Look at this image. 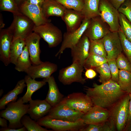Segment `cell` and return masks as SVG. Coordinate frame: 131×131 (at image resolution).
Masks as SVG:
<instances>
[{
	"mask_svg": "<svg viewBox=\"0 0 131 131\" xmlns=\"http://www.w3.org/2000/svg\"><path fill=\"white\" fill-rule=\"evenodd\" d=\"M129 94H127L110 109V118L113 122L116 130H123L127 122L129 112Z\"/></svg>",
	"mask_w": 131,
	"mask_h": 131,
	"instance_id": "4",
	"label": "cell"
},
{
	"mask_svg": "<svg viewBox=\"0 0 131 131\" xmlns=\"http://www.w3.org/2000/svg\"><path fill=\"white\" fill-rule=\"evenodd\" d=\"M13 15L12 22L8 28L13 35V41L18 38L25 39L33 32L35 25L31 19L21 13Z\"/></svg>",
	"mask_w": 131,
	"mask_h": 131,
	"instance_id": "3",
	"label": "cell"
},
{
	"mask_svg": "<svg viewBox=\"0 0 131 131\" xmlns=\"http://www.w3.org/2000/svg\"><path fill=\"white\" fill-rule=\"evenodd\" d=\"M130 99L129 101V112L127 123L131 120V93L129 94Z\"/></svg>",
	"mask_w": 131,
	"mask_h": 131,
	"instance_id": "45",
	"label": "cell"
},
{
	"mask_svg": "<svg viewBox=\"0 0 131 131\" xmlns=\"http://www.w3.org/2000/svg\"><path fill=\"white\" fill-rule=\"evenodd\" d=\"M66 8L81 11L84 4L83 0H54Z\"/></svg>",
	"mask_w": 131,
	"mask_h": 131,
	"instance_id": "37",
	"label": "cell"
},
{
	"mask_svg": "<svg viewBox=\"0 0 131 131\" xmlns=\"http://www.w3.org/2000/svg\"><path fill=\"white\" fill-rule=\"evenodd\" d=\"M92 86H85L84 89L93 106L109 110L127 94L121 89L117 82L111 79L100 85L94 83Z\"/></svg>",
	"mask_w": 131,
	"mask_h": 131,
	"instance_id": "1",
	"label": "cell"
},
{
	"mask_svg": "<svg viewBox=\"0 0 131 131\" xmlns=\"http://www.w3.org/2000/svg\"><path fill=\"white\" fill-rule=\"evenodd\" d=\"M27 0H15L18 7L19 8Z\"/></svg>",
	"mask_w": 131,
	"mask_h": 131,
	"instance_id": "47",
	"label": "cell"
},
{
	"mask_svg": "<svg viewBox=\"0 0 131 131\" xmlns=\"http://www.w3.org/2000/svg\"><path fill=\"white\" fill-rule=\"evenodd\" d=\"M33 32L39 35L46 42L50 48L56 47L63 40L61 31L50 22L39 26L35 25Z\"/></svg>",
	"mask_w": 131,
	"mask_h": 131,
	"instance_id": "5",
	"label": "cell"
},
{
	"mask_svg": "<svg viewBox=\"0 0 131 131\" xmlns=\"http://www.w3.org/2000/svg\"><path fill=\"white\" fill-rule=\"evenodd\" d=\"M24 79L18 81L15 88L4 95L0 100V109L5 108L7 105L10 102L16 101L17 96L23 92L26 86Z\"/></svg>",
	"mask_w": 131,
	"mask_h": 131,
	"instance_id": "24",
	"label": "cell"
},
{
	"mask_svg": "<svg viewBox=\"0 0 131 131\" xmlns=\"http://www.w3.org/2000/svg\"><path fill=\"white\" fill-rule=\"evenodd\" d=\"M61 101L72 109L84 114L94 106L90 97L81 92L70 94L64 98Z\"/></svg>",
	"mask_w": 131,
	"mask_h": 131,
	"instance_id": "9",
	"label": "cell"
},
{
	"mask_svg": "<svg viewBox=\"0 0 131 131\" xmlns=\"http://www.w3.org/2000/svg\"><path fill=\"white\" fill-rule=\"evenodd\" d=\"M109 1L116 8L118 9L121 5L126 0H109Z\"/></svg>",
	"mask_w": 131,
	"mask_h": 131,
	"instance_id": "42",
	"label": "cell"
},
{
	"mask_svg": "<svg viewBox=\"0 0 131 131\" xmlns=\"http://www.w3.org/2000/svg\"><path fill=\"white\" fill-rule=\"evenodd\" d=\"M90 40L84 33L78 42L71 49L73 62H77L83 66L89 55Z\"/></svg>",
	"mask_w": 131,
	"mask_h": 131,
	"instance_id": "16",
	"label": "cell"
},
{
	"mask_svg": "<svg viewBox=\"0 0 131 131\" xmlns=\"http://www.w3.org/2000/svg\"><path fill=\"white\" fill-rule=\"evenodd\" d=\"M107 62L109 67L111 75V79L117 83L119 69L116 62V59L108 60Z\"/></svg>",
	"mask_w": 131,
	"mask_h": 131,
	"instance_id": "40",
	"label": "cell"
},
{
	"mask_svg": "<svg viewBox=\"0 0 131 131\" xmlns=\"http://www.w3.org/2000/svg\"><path fill=\"white\" fill-rule=\"evenodd\" d=\"M61 18L66 24L67 32H72L78 28L84 19L81 11L67 8Z\"/></svg>",
	"mask_w": 131,
	"mask_h": 131,
	"instance_id": "21",
	"label": "cell"
},
{
	"mask_svg": "<svg viewBox=\"0 0 131 131\" xmlns=\"http://www.w3.org/2000/svg\"><path fill=\"white\" fill-rule=\"evenodd\" d=\"M110 110L94 106L83 115L82 119L87 125L98 124L107 121L110 118Z\"/></svg>",
	"mask_w": 131,
	"mask_h": 131,
	"instance_id": "17",
	"label": "cell"
},
{
	"mask_svg": "<svg viewBox=\"0 0 131 131\" xmlns=\"http://www.w3.org/2000/svg\"><path fill=\"white\" fill-rule=\"evenodd\" d=\"M0 131H27L26 129L24 126L18 129H12L9 128L8 127L2 128L0 129Z\"/></svg>",
	"mask_w": 131,
	"mask_h": 131,
	"instance_id": "43",
	"label": "cell"
},
{
	"mask_svg": "<svg viewBox=\"0 0 131 131\" xmlns=\"http://www.w3.org/2000/svg\"><path fill=\"white\" fill-rule=\"evenodd\" d=\"M84 68L83 65L80 63L73 62L70 66L60 70L58 80L64 85H69L74 82L84 84L86 82L82 76Z\"/></svg>",
	"mask_w": 131,
	"mask_h": 131,
	"instance_id": "7",
	"label": "cell"
},
{
	"mask_svg": "<svg viewBox=\"0 0 131 131\" xmlns=\"http://www.w3.org/2000/svg\"><path fill=\"white\" fill-rule=\"evenodd\" d=\"M24 79L27 87L26 91L22 97L23 102L25 104L32 99L33 94L45 85L47 82L44 79L41 81H36L27 75L25 76Z\"/></svg>",
	"mask_w": 131,
	"mask_h": 131,
	"instance_id": "25",
	"label": "cell"
},
{
	"mask_svg": "<svg viewBox=\"0 0 131 131\" xmlns=\"http://www.w3.org/2000/svg\"><path fill=\"white\" fill-rule=\"evenodd\" d=\"M90 40L89 54H94L106 58L107 53L102 38L95 40Z\"/></svg>",
	"mask_w": 131,
	"mask_h": 131,
	"instance_id": "31",
	"label": "cell"
},
{
	"mask_svg": "<svg viewBox=\"0 0 131 131\" xmlns=\"http://www.w3.org/2000/svg\"><path fill=\"white\" fill-rule=\"evenodd\" d=\"M131 23V0H126L118 9Z\"/></svg>",
	"mask_w": 131,
	"mask_h": 131,
	"instance_id": "39",
	"label": "cell"
},
{
	"mask_svg": "<svg viewBox=\"0 0 131 131\" xmlns=\"http://www.w3.org/2000/svg\"><path fill=\"white\" fill-rule=\"evenodd\" d=\"M108 61L106 58L94 54H89L84 61L83 66L86 70L89 69H94Z\"/></svg>",
	"mask_w": 131,
	"mask_h": 131,
	"instance_id": "30",
	"label": "cell"
},
{
	"mask_svg": "<svg viewBox=\"0 0 131 131\" xmlns=\"http://www.w3.org/2000/svg\"><path fill=\"white\" fill-rule=\"evenodd\" d=\"M99 15L109 25L112 32L118 31L120 28V13L109 0H100L99 5Z\"/></svg>",
	"mask_w": 131,
	"mask_h": 131,
	"instance_id": "8",
	"label": "cell"
},
{
	"mask_svg": "<svg viewBox=\"0 0 131 131\" xmlns=\"http://www.w3.org/2000/svg\"><path fill=\"white\" fill-rule=\"evenodd\" d=\"M7 120L2 117H0V125L2 128L8 127L7 125Z\"/></svg>",
	"mask_w": 131,
	"mask_h": 131,
	"instance_id": "46",
	"label": "cell"
},
{
	"mask_svg": "<svg viewBox=\"0 0 131 131\" xmlns=\"http://www.w3.org/2000/svg\"><path fill=\"white\" fill-rule=\"evenodd\" d=\"M129 122V125L127 128L128 131H131V120Z\"/></svg>",
	"mask_w": 131,
	"mask_h": 131,
	"instance_id": "49",
	"label": "cell"
},
{
	"mask_svg": "<svg viewBox=\"0 0 131 131\" xmlns=\"http://www.w3.org/2000/svg\"><path fill=\"white\" fill-rule=\"evenodd\" d=\"M21 122L28 131H50L42 127L37 121L32 119L30 116L25 115L22 117Z\"/></svg>",
	"mask_w": 131,
	"mask_h": 131,
	"instance_id": "32",
	"label": "cell"
},
{
	"mask_svg": "<svg viewBox=\"0 0 131 131\" xmlns=\"http://www.w3.org/2000/svg\"><path fill=\"white\" fill-rule=\"evenodd\" d=\"M45 79L49 85V90L45 100L52 107L60 102L63 98L64 95L59 91L54 77L51 76Z\"/></svg>",
	"mask_w": 131,
	"mask_h": 131,
	"instance_id": "22",
	"label": "cell"
},
{
	"mask_svg": "<svg viewBox=\"0 0 131 131\" xmlns=\"http://www.w3.org/2000/svg\"><path fill=\"white\" fill-rule=\"evenodd\" d=\"M119 21L120 28L126 38L131 42V23L124 15L120 13Z\"/></svg>",
	"mask_w": 131,
	"mask_h": 131,
	"instance_id": "36",
	"label": "cell"
},
{
	"mask_svg": "<svg viewBox=\"0 0 131 131\" xmlns=\"http://www.w3.org/2000/svg\"><path fill=\"white\" fill-rule=\"evenodd\" d=\"M41 7L44 16L47 18L51 16L61 17L66 9L54 0H45Z\"/></svg>",
	"mask_w": 131,
	"mask_h": 131,
	"instance_id": "23",
	"label": "cell"
},
{
	"mask_svg": "<svg viewBox=\"0 0 131 131\" xmlns=\"http://www.w3.org/2000/svg\"><path fill=\"white\" fill-rule=\"evenodd\" d=\"M25 46V39H16L12 42L10 49V63L15 65L19 57L22 53Z\"/></svg>",
	"mask_w": 131,
	"mask_h": 131,
	"instance_id": "27",
	"label": "cell"
},
{
	"mask_svg": "<svg viewBox=\"0 0 131 131\" xmlns=\"http://www.w3.org/2000/svg\"><path fill=\"white\" fill-rule=\"evenodd\" d=\"M19 9L20 12L31 19L36 26L51 22V20L44 16L41 7L39 5L26 1Z\"/></svg>",
	"mask_w": 131,
	"mask_h": 131,
	"instance_id": "14",
	"label": "cell"
},
{
	"mask_svg": "<svg viewBox=\"0 0 131 131\" xmlns=\"http://www.w3.org/2000/svg\"><path fill=\"white\" fill-rule=\"evenodd\" d=\"M0 8L1 11L9 12L13 15L21 13L15 0H0Z\"/></svg>",
	"mask_w": 131,
	"mask_h": 131,
	"instance_id": "34",
	"label": "cell"
},
{
	"mask_svg": "<svg viewBox=\"0 0 131 131\" xmlns=\"http://www.w3.org/2000/svg\"><path fill=\"white\" fill-rule=\"evenodd\" d=\"M4 24L3 23V19H2L1 15H0V30L4 27Z\"/></svg>",
	"mask_w": 131,
	"mask_h": 131,
	"instance_id": "48",
	"label": "cell"
},
{
	"mask_svg": "<svg viewBox=\"0 0 131 131\" xmlns=\"http://www.w3.org/2000/svg\"><path fill=\"white\" fill-rule=\"evenodd\" d=\"M6 106L4 110L0 112V116L9 121L8 127L15 129L22 127L21 119L27 114L29 105L24 104L21 97L16 101L9 102Z\"/></svg>",
	"mask_w": 131,
	"mask_h": 131,
	"instance_id": "2",
	"label": "cell"
},
{
	"mask_svg": "<svg viewBox=\"0 0 131 131\" xmlns=\"http://www.w3.org/2000/svg\"><path fill=\"white\" fill-rule=\"evenodd\" d=\"M45 0H27L26 1L28 3L41 6Z\"/></svg>",
	"mask_w": 131,
	"mask_h": 131,
	"instance_id": "44",
	"label": "cell"
},
{
	"mask_svg": "<svg viewBox=\"0 0 131 131\" xmlns=\"http://www.w3.org/2000/svg\"><path fill=\"white\" fill-rule=\"evenodd\" d=\"M118 32L121 40L123 52L131 64V42L126 38L120 28Z\"/></svg>",
	"mask_w": 131,
	"mask_h": 131,
	"instance_id": "35",
	"label": "cell"
},
{
	"mask_svg": "<svg viewBox=\"0 0 131 131\" xmlns=\"http://www.w3.org/2000/svg\"><path fill=\"white\" fill-rule=\"evenodd\" d=\"M102 39L108 61L116 59L117 56L123 52L118 31H110Z\"/></svg>",
	"mask_w": 131,
	"mask_h": 131,
	"instance_id": "13",
	"label": "cell"
},
{
	"mask_svg": "<svg viewBox=\"0 0 131 131\" xmlns=\"http://www.w3.org/2000/svg\"><path fill=\"white\" fill-rule=\"evenodd\" d=\"M32 65L29 52L25 46L15 65V69L18 72H25Z\"/></svg>",
	"mask_w": 131,
	"mask_h": 131,
	"instance_id": "28",
	"label": "cell"
},
{
	"mask_svg": "<svg viewBox=\"0 0 131 131\" xmlns=\"http://www.w3.org/2000/svg\"><path fill=\"white\" fill-rule=\"evenodd\" d=\"M84 4L81 12L84 19H91L99 15V5L100 0H83Z\"/></svg>",
	"mask_w": 131,
	"mask_h": 131,
	"instance_id": "26",
	"label": "cell"
},
{
	"mask_svg": "<svg viewBox=\"0 0 131 131\" xmlns=\"http://www.w3.org/2000/svg\"><path fill=\"white\" fill-rule=\"evenodd\" d=\"M29 102L27 114L32 119L36 121L48 113L52 107L45 99H32Z\"/></svg>",
	"mask_w": 131,
	"mask_h": 131,
	"instance_id": "20",
	"label": "cell"
},
{
	"mask_svg": "<svg viewBox=\"0 0 131 131\" xmlns=\"http://www.w3.org/2000/svg\"><path fill=\"white\" fill-rule=\"evenodd\" d=\"M93 69L99 74V81L100 82L102 83L111 79V75L107 62Z\"/></svg>",
	"mask_w": 131,
	"mask_h": 131,
	"instance_id": "33",
	"label": "cell"
},
{
	"mask_svg": "<svg viewBox=\"0 0 131 131\" xmlns=\"http://www.w3.org/2000/svg\"><path fill=\"white\" fill-rule=\"evenodd\" d=\"M41 38L39 35L33 32L25 39V46L32 65L39 64L42 62L40 59V41Z\"/></svg>",
	"mask_w": 131,
	"mask_h": 131,
	"instance_id": "19",
	"label": "cell"
},
{
	"mask_svg": "<svg viewBox=\"0 0 131 131\" xmlns=\"http://www.w3.org/2000/svg\"><path fill=\"white\" fill-rule=\"evenodd\" d=\"M13 38V35L8 28L0 30V60L6 66L10 63V51Z\"/></svg>",
	"mask_w": 131,
	"mask_h": 131,
	"instance_id": "18",
	"label": "cell"
},
{
	"mask_svg": "<svg viewBox=\"0 0 131 131\" xmlns=\"http://www.w3.org/2000/svg\"><path fill=\"white\" fill-rule=\"evenodd\" d=\"M110 31L109 25L98 16L90 19L84 34L90 40H95L102 38Z\"/></svg>",
	"mask_w": 131,
	"mask_h": 131,
	"instance_id": "12",
	"label": "cell"
},
{
	"mask_svg": "<svg viewBox=\"0 0 131 131\" xmlns=\"http://www.w3.org/2000/svg\"><path fill=\"white\" fill-rule=\"evenodd\" d=\"M3 90L2 89H1L0 90V96H1L3 93Z\"/></svg>",
	"mask_w": 131,
	"mask_h": 131,
	"instance_id": "50",
	"label": "cell"
},
{
	"mask_svg": "<svg viewBox=\"0 0 131 131\" xmlns=\"http://www.w3.org/2000/svg\"><path fill=\"white\" fill-rule=\"evenodd\" d=\"M116 61L119 70L126 71L131 73V64L123 52L117 56Z\"/></svg>",
	"mask_w": 131,
	"mask_h": 131,
	"instance_id": "38",
	"label": "cell"
},
{
	"mask_svg": "<svg viewBox=\"0 0 131 131\" xmlns=\"http://www.w3.org/2000/svg\"><path fill=\"white\" fill-rule=\"evenodd\" d=\"M84 114L72 109L61 101L52 107L47 115L53 118L74 122L82 119Z\"/></svg>",
	"mask_w": 131,
	"mask_h": 131,
	"instance_id": "11",
	"label": "cell"
},
{
	"mask_svg": "<svg viewBox=\"0 0 131 131\" xmlns=\"http://www.w3.org/2000/svg\"><path fill=\"white\" fill-rule=\"evenodd\" d=\"M90 19H84L79 27L76 30L71 32H66L63 35L61 47L55 56H59L65 49H71L79 41L87 28Z\"/></svg>",
	"mask_w": 131,
	"mask_h": 131,
	"instance_id": "10",
	"label": "cell"
},
{
	"mask_svg": "<svg viewBox=\"0 0 131 131\" xmlns=\"http://www.w3.org/2000/svg\"><path fill=\"white\" fill-rule=\"evenodd\" d=\"M97 75L96 71L92 69H89L86 70L85 75L88 79H92L95 78Z\"/></svg>",
	"mask_w": 131,
	"mask_h": 131,
	"instance_id": "41",
	"label": "cell"
},
{
	"mask_svg": "<svg viewBox=\"0 0 131 131\" xmlns=\"http://www.w3.org/2000/svg\"><path fill=\"white\" fill-rule=\"evenodd\" d=\"M37 122L41 126L56 131H80L87 125L82 119L72 122L53 118L47 115L44 116Z\"/></svg>",
	"mask_w": 131,
	"mask_h": 131,
	"instance_id": "6",
	"label": "cell"
},
{
	"mask_svg": "<svg viewBox=\"0 0 131 131\" xmlns=\"http://www.w3.org/2000/svg\"><path fill=\"white\" fill-rule=\"evenodd\" d=\"M117 83L121 89L126 93H131V73L119 70Z\"/></svg>",
	"mask_w": 131,
	"mask_h": 131,
	"instance_id": "29",
	"label": "cell"
},
{
	"mask_svg": "<svg viewBox=\"0 0 131 131\" xmlns=\"http://www.w3.org/2000/svg\"><path fill=\"white\" fill-rule=\"evenodd\" d=\"M58 69L56 64L49 61L42 62L37 65H32L25 72L32 78L47 79L57 71Z\"/></svg>",
	"mask_w": 131,
	"mask_h": 131,
	"instance_id": "15",
	"label": "cell"
}]
</instances>
